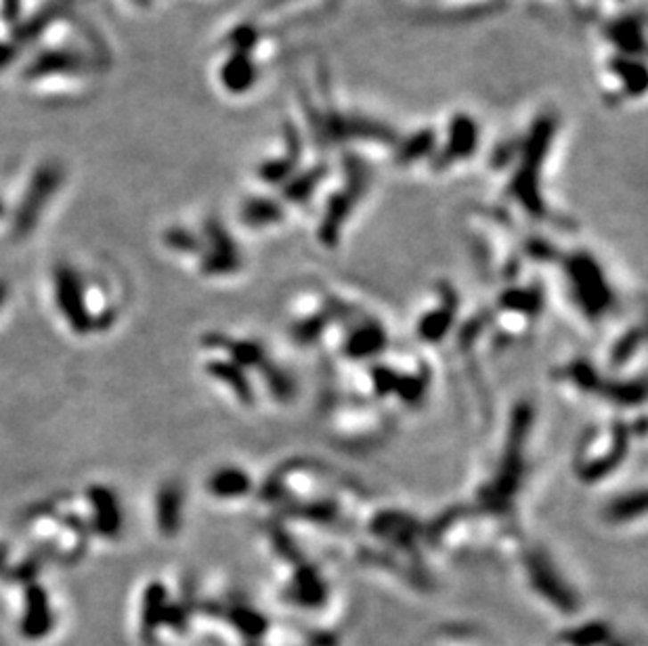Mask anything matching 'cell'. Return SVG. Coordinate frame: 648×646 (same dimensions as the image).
Returning <instances> with one entry per match:
<instances>
[{
	"label": "cell",
	"instance_id": "cell-10",
	"mask_svg": "<svg viewBox=\"0 0 648 646\" xmlns=\"http://www.w3.org/2000/svg\"><path fill=\"white\" fill-rule=\"evenodd\" d=\"M7 292H9V290H7V283H4L3 280H0V307H3V305H4V300H7Z\"/></svg>",
	"mask_w": 648,
	"mask_h": 646
},
{
	"label": "cell",
	"instance_id": "cell-1",
	"mask_svg": "<svg viewBox=\"0 0 648 646\" xmlns=\"http://www.w3.org/2000/svg\"><path fill=\"white\" fill-rule=\"evenodd\" d=\"M55 300L59 311L76 334H88L93 330V317L88 313L85 286L80 275L68 265H59L55 269Z\"/></svg>",
	"mask_w": 648,
	"mask_h": 646
},
{
	"label": "cell",
	"instance_id": "cell-9",
	"mask_svg": "<svg viewBox=\"0 0 648 646\" xmlns=\"http://www.w3.org/2000/svg\"><path fill=\"white\" fill-rule=\"evenodd\" d=\"M308 642H311V646H336V638L332 636V634L328 632H315L308 636Z\"/></svg>",
	"mask_w": 648,
	"mask_h": 646
},
{
	"label": "cell",
	"instance_id": "cell-8",
	"mask_svg": "<svg viewBox=\"0 0 648 646\" xmlns=\"http://www.w3.org/2000/svg\"><path fill=\"white\" fill-rule=\"evenodd\" d=\"M609 638H611L609 627L604 624H590L562 636V640H567L569 646H598L604 644Z\"/></svg>",
	"mask_w": 648,
	"mask_h": 646
},
{
	"label": "cell",
	"instance_id": "cell-2",
	"mask_svg": "<svg viewBox=\"0 0 648 646\" xmlns=\"http://www.w3.org/2000/svg\"><path fill=\"white\" fill-rule=\"evenodd\" d=\"M86 497L93 506V529L101 537L116 539L124 529V514L116 491L105 485H91Z\"/></svg>",
	"mask_w": 648,
	"mask_h": 646
},
{
	"label": "cell",
	"instance_id": "cell-7",
	"mask_svg": "<svg viewBox=\"0 0 648 646\" xmlns=\"http://www.w3.org/2000/svg\"><path fill=\"white\" fill-rule=\"evenodd\" d=\"M231 621H234V626L240 630L243 636L257 640L263 636V634L267 632V621L265 617H260L258 613H254L252 609H234L229 613Z\"/></svg>",
	"mask_w": 648,
	"mask_h": 646
},
{
	"label": "cell",
	"instance_id": "cell-11",
	"mask_svg": "<svg viewBox=\"0 0 648 646\" xmlns=\"http://www.w3.org/2000/svg\"><path fill=\"white\" fill-rule=\"evenodd\" d=\"M3 567H4V550L0 548V571H3Z\"/></svg>",
	"mask_w": 648,
	"mask_h": 646
},
{
	"label": "cell",
	"instance_id": "cell-4",
	"mask_svg": "<svg viewBox=\"0 0 648 646\" xmlns=\"http://www.w3.org/2000/svg\"><path fill=\"white\" fill-rule=\"evenodd\" d=\"M183 512V491L175 483H166L160 487L156 497V523L160 533L172 537L181 529Z\"/></svg>",
	"mask_w": 648,
	"mask_h": 646
},
{
	"label": "cell",
	"instance_id": "cell-6",
	"mask_svg": "<svg viewBox=\"0 0 648 646\" xmlns=\"http://www.w3.org/2000/svg\"><path fill=\"white\" fill-rule=\"evenodd\" d=\"M248 489V478L235 468H223L208 478V491L217 497H235Z\"/></svg>",
	"mask_w": 648,
	"mask_h": 646
},
{
	"label": "cell",
	"instance_id": "cell-3",
	"mask_svg": "<svg viewBox=\"0 0 648 646\" xmlns=\"http://www.w3.org/2000/svg\"><path fill=\"white\" fill-rule=\"evenodd\" d=\"M53 627V613L46 592L38 585H29L26 592V613L21 619V634L28 638H43Z\"/></svg>",
	"mask_w": 648,
	"mask_h": 646
},
{
	"label": "cell",
	"instance_id": "cell-5",
	"mask_svg": "<svg viewBox=\"0 0 648 646\" xmlns=\"http://www.w3.org/2000/svg\"><path fill=\"white\" fill-rule=\"evenodd\" d=\"M166 613V588L162 584L153 582L147 585L143 596V638L147 642H156L158 626L162 624Z\"/></svg>",
	"mask_w": 648,
	"mask_h": 646
},
{
	"label": "cell",
	"instance_id": "cell-12",
	"mask_svg": "<svg viewBox=\"0 0 648 646\" xmlns=\"http://www.w3.org/2000/svg\"><path fill=\"white\" fill-rule=\"evenodd\" d=\"M613 646H623V644H621V642H615V644H613Z\"/></svg>",
	"mask_w": 648,
	"mask_h": 646
}]
</instances>
